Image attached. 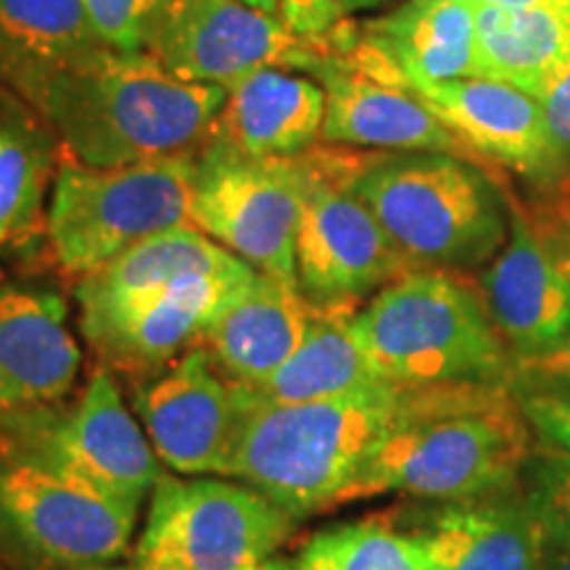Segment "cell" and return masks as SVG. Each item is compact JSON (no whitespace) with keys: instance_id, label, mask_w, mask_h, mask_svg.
<instances>
[{"instance_id":"38","label":"cell","mask_w":570,"mask_h":570,"mask_svg":"<svg viewBox=\"0 0 570 570\" xmlns=\"http://www.w3.org/2000/svg\"><path fill=\"white\" fill-rule=\"evenodd\" d=\"M336 3H338V9L346 13V17H352V13L377 9V6L386 3V0H336Z\"/></svg>"},{"instance_id":"33","label":"cell","mask_w":570,"mask_h":570,"mask_svg":"<svg viewBox=\"0 0 570 570\" xmlns=\"http://www.w3.org/2000/svg\"><path fill=\"white\" fill-rule=\"evenodd\" d=\"M518 402L537 441L570 452V394L518 396Z\"/></svg>"},{"instance_id":"27","label":"cell","mask_w":570,"mask_h":570,"mask_svg":"<svg viewBox=\"0 0 570 570\" xmlns=\"http://www.w3.org/2000/svg\"><path fill=\"white\" fill-rule=\"evenodd\" d=\"M356 312L312 309L306 336L285 365L259 386H244L252 404H298L348 394L386 383L356 344L352 317Z\"/></svg>"},{"instance_id":"28","label":"cell","mask_w":570,"mask_h":570,"mask_svg":"<svg viewBox=\"0 0 570 570\" xmlns=\"http://www.w3.org/2000/svg\"><path fill=\"white\" fill-rule=\"evenodd\" d=\"M288 560L294 570H431L420 533L394 512L327 525Z\"/></svg>"},{"instance_id":"32","label":"cell","mask_w":570,"mask_h":570,"mask_svg":"<svg viewBox=\"0 0 570 570\" xmlns=\"http://www.w3.org/2000/svg\"><path fill=\"white\" fill-rule=\"evenodd\" d=\"M508 386L515 396L570 394V333L544 352L512 356Z\"/></svg>"},{"instance_id":"2","label":"cell","mask_w":570,"mask_h":570,"mask_svg":"<svg viewBox=\"0 0 570 570\" xmlns=\"http://www.w3.org/2000/svg\"><path fill=\"white\" fill-rule=\"evenodd\" d=\"M537 436L508 383L404 389L402 415L348 487L344 504L381 494L431 502L520 487Z\"/></svg>"},{"instance_id":"23","label":"cell","mask_w":570,"mask_h":570,"mask_svg":"<svg viewBox=\"0 0 570 570\" xmlns=\"http://www.w3.org/2000/svg\"><path fill=\"white\" fill-rule=\"evenodd\" d=\"M360 30L407 88L475 77L473 0H404Z\"/></svg>"},{"instance_id":"13","label":"cell","mask_w":570,"mask_h":570,"mask_svg":"<svg viewBox=\"0 0 570 570\" xmlns=\"http://www.w3.org/2000/svg\"><path fill=\"white\" fill-rule=\"evenodd\" d=\"M135 412L156 458L177 475H227L246 417V396L204 346L135 389Z\"/></svg>"},{"instance_id":"39","label":"cell","mask_w":570,"mask_h":570,"mask_svg":"<svg viewBox=\"0 0 570 570\" xmlns=\"http://www.w3.org/2000/svg\"><path fill=\"white\" fill-rule=\"evenodd\" d=\"M248 6H254V9H262L267 13H275V17H281V6H277V0H246Z\"/></svg>"},{"instance_id":"8","label":"cell","mask_w":570,"mask_h":570,"mask_svg":"<svg viewBox=\"0 0 570 570\" xmlns=\"http://www.w3.org/2000/svg\"><path fill=\"white\" fill-rule=\"evenodd\" d=\"M298 520L223 475H167L151 491L132 570H265Z\"/></svg>"},{"instance_id":"30","label":"cell","mask_w":570,"mask_h":570,"mask_svg":"<svg viewBox=\"0 0 570 570\" xmlns=\"http://www.w3.org/2000/svg\"><path fill=\"white\" fill-rule=\"evenodd\" d=\"M92 30L114 51H142L164 0H82Z\"/></svg>"},{"instance_id":"29","label":"cell","mask_w":570,"mask_h":570,"mask_svg":"<svg viewBox=\"0 0 570 570\" xmlns=\"http://www.w3.org/2000/svg\"><path fill=\"white\" fill-rule=\"evenodd\" d=\"M520 489L544 539L570 547V452L537 441L520 475Z\"/></svg>"},{"instance_id":"22","label":"cell","mask_w":570,"mask_h":570,"mask_svg":"<svg viewBox=\"0 0 570 570\" xmlns=\"http://www.w3.org/2000/svg\"><path fill=\"white\" fill-rule=\"evenodd\" d=\"M323 122V85L302 71L269 67L227 88L212 135L244 154L294 159L320 146Z\"/></svg>"},{"instance_id":"40","label":"cell","mask_w":570,"mask_h":570,"mask_svg":"<svg viewBox=\"0 0 570 570\" xmlns=\"http://www.w3.org/2000/svg\"><path fill=\"white\" fill-rule=\"evenodd\" d=\"M265 570H294V566H291V560H285V558H273L265 566Z\"/></svg>"},{"instance_id":"12","label":"cell","mask_w":570,"mask_h":570,"mask_svg":"<svg viewBox=\"0 0 570 570\" xmlns=\"http://www.w3.org/2000/svg\"><path fill=\"white\" fill-rule=\"evenodd\" d=\"M11 412L17 423L104 494L140 510L164 475L146 431L127 410L109 367L98 365L75 404Z\"/></svg>"},{"instance_id":"3","label":"cell","mask_w":570,"mask_h":570,"mask_svg":"<svg viewBox=\"0 0 570 570\" xmlns=\"http://www.w3.org/2000/svg\"><path fill=\"white\" fill-rule=\"evenodd\" d=\"M344 175L412 273L465 275L508 244L512 188L504 173L452 154L346 148Z\"/></svg>"},{"instance_id":"14","label":"cell","mask_w":570,"mask_h":570,"mask_svg":"<svg viewBox=\"0 0 570 570\" xmlns=\"http://www.w3.org/2000/svg\"><path fill=\"white\" fill-rule=\"evenodd\" d=\"M325 90V146L365 148V151H428L452 154L491 169L462 142L439 114L407 85L381 80L356 69L341 51L323 42L304 69ZM504 173V169H494Z\"/></svg>"},{"instance_id":"20","label":"cell","mask_w":570,"mask_h":570,"mask_svg":"<svg viewBox=\"0 0 570 570\" xmlns=\"http://www.w3.org/2000/svg\"><path fill=\"white\" fill-rule=\"evenodd\" d=\"M412 529L431 570H539L544 531L523 489L436 502Z\"/></svg>"},{"instance_id":"41","label":"cell","mask_w":570,"mask_h":570,"mask_svg":"<svg viewBox=\"0 0 570 570\" xmlns=\"http://www.w3.org/2000/svg\"><path fill=\"white\" fill-rule=\"evenodd\" d=\"M85 570H132V568L130 566L119 568V566H111V562H109V566H92V568H85Z\"/></svg>"},{"instance_id":"35","label":"cell","mask_w":570,"mask_h":570,"mask_svg":"<svg viewBox=\"0 0 570 570\" xmlns=\"http://www.w3.org/2000/svg\"><path fill=\"white\" fill-rule=\"evenodd\" d=\"M533 98H537L541 114H544V125L554 151L570 167V61L554 71Z\"/></svg>"},{"instance_id":"16","label":"cell","mask_w":570,"mask_h":570,"mask_svg":"<svg viewBox=\"0 0 570 570\" xmlns=\"http://www.w3.org/2000/svg\"><path fill=\"white\" fill-rule=\"evenodd\" d=\"M80 362L67 296L51 285L0 283V410L63 402Z\"/></svg>"},{"instance_id":"10","label":"cell","mask_w":570,"mask_h":570,"mask_svg":"<svg viewBox=\"0 0 570 570\" xmlns=\"http://www.w3.org/2000/svg\"><path fill=\"white\" fill-rule=\"evenodd\" d=\"M298 212V156H252L217 135H209L196 151L190 227L209 235L256 273L296 285Z\"/></svg>"},{"instance_id":"1","label":"cell","mask_w":570,"mask_h":570,"mask_svg":"<svg viewBox=\"0 0 570 570\" xmlns=\"http://www.w3.org/2000/svg\"><path fill=\"white\" fill-rule=\"evenodd\" d=\"M51 125L61 154L90 167L194 154L227 90L185 82L146 51L101 48L17 92Z\"/></svg>"},{"instance_id":"31","label":"cell","mask_w":570,"mask_h":570,"mask_svg":"<svg viewBox=\"0 0 570 570\" xmlns=\"http://www.w3.org/2000/svg\"><path fill=\"white\" fill-rule=\"evenodd\" d=\"M520 209L570 285V183L520 198Z\"/></svg>"},{"instance_id":"4","label":"cell","mask_w":570,"mask_h":570,"mask_svg":"<svg viewBox=\"0 0 570 570\" xmlns=\"http://www.w3.org/2000/svg\"><path fill=\"white\" fill-rule=\"evenodd\" d=\"M402 404L404 386L394 383L298 404H252L246 396L225 479L262 491L302 523L344 504L348 487L402 415Z\"/></svg>"},{"instance_id":"34","label":"cell","mask_w":570,"mask_h":570,"mask_svg":"<svg viewBox=\"0 0 570 570\" xmlns=\"http://www.w3.org/2000/svg\"><path fill=\"white\" fill-rule=\"evenodd\" d=\"M281 19L304 40H331L348 19L336 0H277Z\"/></svg>"},{"instance_id":"11","label":"cell","mask_w":570,"mask_h":570,"mask_svg":"<svg viewBox=\"0 0 570 570\" xmlns=\"http://www.w3.org/2000/svg\"><path fill=\"white\" fill-rule=\"evenodd\" d=\"M320 46L246 0H164L142 51L185 82L227 90L269 67L304 75Z\"/></svg>"},{"instance_id":"18","label":"cell","mask_w":570,"mask_h":570,"mask_svg":"<svg viewBox=\"0 0 570 570\" xmlns=\"http://www.w3.org/2000/svg\"><path fill=\"white\" fill-rule=\"evenodd\" d=\"M246 262L196 227L183 225L140 240L96 273L77 277L75 302L80 333L127 317L196 275H240Z\"/></svg>"},{"instance_id":"9","label":"cell","mask_w":570,"mask_h":570,"mask_svg":"<svg viewBox=\"0 0 570 570\" xmlns=\"http://www.w3.org/2000/svg\"><path fill=\"white\" fill-rule=\"evenodd\" d=\"M344 146L298 154L302 212L296 230V288L315 312H356L412 273L365 202L348 188Z\"/></svg>"},{"instance_id":"6","label":"cell","mask_w":570,"mask_h":570,"mask_svg":"<svg viewBox=\"0 0 570 570\" xmlns=\"http://www.w3.org/2000/svg\"><path fill=\"white\" fill-rule=\"evenodd\" d=\"M138 510L92 487L0 412V558L19 570H85L130 550Z\"/></svg>"},{"instance_id":"17","label":"cell","mask_w":570,"mask_h":570,"mask_svg":"<svg viewBox=\"0 0 570 570\" xmlns=\"http://www.w3.org/2000/svg\"><path fill=\"white\" fill-rule=\"evenodd\" d=\"M479 288L512 356L539 354L570 333V285L510 190V235L483 269Z\"/></svg>"},{"instance_id":"24","label":"cell","mask_w":570,"mask_h":570,"mask_svg":"<svg viewBox=\"0 0 570 570\" xmlns=\"http://www.w3.org/2000/svg\"><path fill=\"white\" fill-rule=\"evenodd\" d=\"M59 161L51 125L0 85V248H24L46 233V194Z\"/></svg>"},{"instance_id":"19","label":"cell","mask_w":570,"mask_h":570,"mask_svg":"<svg viewBox=\"0 0 570 570\" xmlns=\"http://www.w3.org/2000/svg\"><path fill=\"white\" fill-rule=\"evenodd\" d=\"M254 273L256 269L240 275L188 277L154 304L111 323L88 327L82 336L104 367L142 383L173 365L188 348L198 346L225 298Z\"/></svg>"},{"instance_id":"25","label":"cell","mask_w":570,"mask_h":570,"mask_svg":"<svg viewBox=\"0 0 570 570\" xmlns=\"http://www.w3.org/2000/svg\"><path fill=\"white\" fill-rule=\"evenodd\" d=\"M570 61V0L497 9L475 6V77L537 92Z\"/></svg>"},{"instance_id":"7","label":"cell","mask_w":570,"mask_h":570,"mask_svg":"<svg viewBox=\"0 0 570 570\" xmlns=\"http://www.w3.org/2000/svg\"><path fill=\"white\" fill-rule=\"evenodd\" d=\"M196 151L90 167L61 154L46 217L48 252L63 273L85 277L140 240L190 225Z\"/></svg>"},{"instance_id":"37","label":"cell","mask_w":570,"mask_h":570,"mask_svg":"<svg viewBox=\"0 0 570 570\" xmlns=\"http://www.w3.org/2000/svg\"><path fill=\"white\" fill-rule=\"evenodd\" d=\"M475 6H497V9H529V6L550 3V0H473Z\"/></svg>"},{"instance_id":"21","label":"cell","mask_w":570,"mask_h":570,"mask_svg":"<svg viewBox=\"0 0 570 570\" xmlns=\"http://www.w3.org/2000/svg\"><path fill=\"white\" fill-rule=\"evenodd\" d=\"M309 320L296 285L254 273L225 298L198 346L233 383L259 386L296 352Z\"/></svg>"},{"instance_id":"26","label":"cell","mask_w":570,"mask_h":570,"mask_svg":"<svg viewBox=\"0 0 570 570\" xmlns=\"http://www.w3.org/2000/svg\"><path fill=\"white\" fill-rule=\"evenodd\" d=\"M106 42L82 0H0V85L19 92L40 77L82 61Z\"/></svg>"},{"instance_id":"36","label":"cell","mask_w":570,"mask_h":570,"mask_svg":"<svg viewBox=\"0 0 570 570\" xmlns=\"http://www.w3.org/2000/svg\"><path fill=\"white\" fill-rule=\"evenodd\" d=\"M539 570H570V547L544 539V552H541Z\"/></svg>"},{"instance_id":"15","label":"cell","mask_w":570,"mask_h":570,"mask_svg":"<svg viewBox=\"0 0 570 570\" xmlns=\"http://www.w3.org/2000/svg\"><path fill=\"white\" fill-rule=\"evenodd\" d=\"M410 90H415L483 164L518 173L531 185V194L570 183V167L554 151L544 114L531 92L489 77L417 85Z\"/></svg>"},{"instance_id":"5","label":"cell","mask_w":570,"mask_h":570,"mask_svg":"<svg viewBox=\"0 0 570 570\" xmlns=\"http://www.w3.org/2000/svg\"><path fill=\"white\" fill-rule=\"evenodd\" d=\"M356 344L377 377L420 389L444 383H508L512 354L483 302L479 281L415 269L352 317Z\"/></svg>"}]
</instances>
